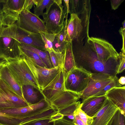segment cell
<instances>
[{
	"instance_id": "cell-28",
	"label": "cell",
	"mask_w": 125,
	"mask_h": 125,
	"mask_svg": "<svg viewBox=\"0 0 125 125\" xmlns=\"http://www.w3.org/2000/svg\"><path fill=\"white\" fill-rule=\"evenodd\" d=\"M20 55L22 54L30 59L33 62L40 66L47 68L45 64L37 54L28 50L21 47L19 45Z\"/></svg>"
},
{
	"instance_id": "cell-7",
	"label": "cell",
	"mask_w": 125,
	"mask_h": 125,
	"mask_svg": "<svg viewBox=\"0 0 125 125\" xmlns=\"http://www.w3.org/2000/svg\"><path fill=\"white\" fill-rule=\"evenodd\" d=\"M29 105L24 99L0 79V110Z\"/></svg>"
},
{
	"instance_id": "cell-20",
	"label": "cell",
	"mask_w": 125,
	"mask_h": 125,
	"mask_svg": "<svg viewBox=\"0 0 125 125\" xmlns=\"http://www.w3.org/2000/svg\"><path fill=\"white\" fill-rule=\"evenodd\" d=\"M125 115V86L114 87L104 95Z\"/></svg>"
},
{
	"instance_id": "cell-26",
	"label": "cell",
	"mask_w": 125,
	"mask_h": 125,
	"mask_svg": "<svg viewBox=\"0 0 125 125\" xmlns=\"http://www.w3.org/2000/svg\"><path fill=\"white\" fill-rule=\"evenodd\" d=\"M34 6V13L39 17L42 15L43 10L46 9L47 11L53 3L54 0H33Z\"/></svg>"
},
{
	"instance_id": "cell-35",
	"label": "cell",
	"mask_w": 125,
	"mask_h": 125,
	"mask_svg": "<svg viewBox=\"0 0 125 125\" xmlns=\"http://www.w3.org/2000/svg\"><path fill=\"white\" fill-rule=\"evenodd\" d=\"M54 125H75L73 123L62 118L54 121Z\"/></svg>"
},
{
	"instance_id": "cell-40",
	"label": "cell",
	"mask_w": 125,
	"mask_h": 125,
	"mask_svg": "<svg viewBox=\"0 0 125 125\" xmlns=\"http://www.w3.org/2000/svg\"><path fill=\"white\" fill-rule=\"evenodd\" d=\"M3 12L2 10H0V29L3 26Z\"/></svg>"
},
{
	"instance_id": "cell-42",
	"label": "cell",
	"mask_w": 125,
	"mask_h": 125,
	"mask_svg": "<svg viewBox=\"0 0 125 125\" xmlns=\"http://www.w3.org/2000/svg\"><path fill=\"white\" fill-rule=\"evenodd\" d=\"M122 24L123 26L122 28L124 29H125V20H124L122 22Z\"/></svg>"
},
{
	"instance_id": "cell-3",
	"label": "cell",
	"mask_w": 125,
	"mask_h": 125,
	"mask_svg": "<svg viewBox=\"0 0 125 125\" xmlns=\"http://www.w3.org/2000/svg\"><path fill=\"white\" fill-rule=\"evenodd\" d=\"M62 0H54L48 9L42 15L47 33L57 34L63 29L66 12L63 9Z\"/></svg>"
},
{
	"instance_id": "cell-33",
	"label": "cell",
	"mask_w": 125,
	"mask_h": 125,
	"mask_svg": "<svg viewBox=\"0 0 125 125\" xmlns=\"http://www.w3.org/2000/svg\"><path fill=\"white\" fill-rule=\"evenodd\" d=\"M68 19L65 20L66 22L64 27L63 30L58 33L56 34V38L59 43L63 47L65 44L66 29V24Z\"/></svg>"
},
{
	"instance_id": "cell-36",
	"label": "cell",
	"mask_w": 125,
	"mask_h": 125,
	"mask_svg": "<svg viewBox=\"0 0 125 125\" xmlns=\"http://www.w3.org/2000/svg\"><path fill=\"white\" fill-rule=\"evenodd\" d=\"M124 1V0H110L112 9L115 10L117 9Z\"/></svg>"
},
{
	"instance_id": "cell-30",
	"label": "cell",
	"mask_w": 125,
	"mask_h": 125,
	"mask_svg": "<svg viewBox=\"0 0 125 125\" xmlns=\"http://www.w3.org/2000/svg\"><path fill=\"white\" fill-rule=\"evenodd\" d=\"M125 115L118 109L107 125H125Z\"/></svg>"
},
{
	"instance_id": "cell-44",
	"label": "cell",
	"mask_w": 125,
	"mask_h": 125,
	"mask_svg": "<svg viewBox=\"0 0 125 125\" xmlns=\"http://www.w3.org/2000/svg\"></svg>"
},
{
	"instance_id": "cell-10",
	"label": "cell",
	"mask_w": 125,
	"mask_h": 125,
	"mask_svg": "<svg viewBox=\"0 0 125 125\" xmlns=\"http://www.w3.org/2000/svg\"><path fill=\"white\" fill-rule=\"evenodd\" d=\"M115 77L101 73H91L88 85L81 96L82 101L94 96L112 81Z\"/></svg>"
},
{
	"instance_id": "cell-39",
	"label": "cell",
	"mask_w": 125,
	"mask_h": 125,
	"mask_svg": "<svg viewBox=\"0 0 125 125\" xmlns=\"http://www.w3.org/2000/svg\"><path fill=\"white\" fill-rule=\"evenodd\" d=\"M63 115L58 112L52 116L51 117V121H55L62 119Z\"/></svg>"
},
{
	"instance_id": "cell-13",
	"label": "cell",
	"mask_w": 125,
	"mask_h": 125,
	"mask_svg": "<svg viewBox=\"0 0 125 125\" xmlns=\"http://www.w3.org/2000/svg\"><path fill=\"white\" fill-rule=\"evenodd\" d=\"M81 95L65 89L55 96L49 103L52 107L58 111L78 101Z\"/></svg>"
},
{
	"instance_id": "cell-29",
	"label": "cell",
	"mask_w": 125,
	"mask_h": 125,
	"mask_svg": "<svg viewBox=\"0 0 125 125\" xmlns=\"http://www.w3.org/2000/svg\"><path fill=\"white\" fill-rule=\"evenodd\" d=\"M49 52L53 67H60L62 68L63 61V52H58L55 51H51Z\"/></svg>"
},
{
	"instance_id": "cell-24",
	"label": "cell",
	"mask_w": 125,
	"mask_h": 125,
	"mask_svg": "<svg viewBox=\"0 0 125 125\" xmlns=\"http://www.w3.org/2000/svg\"><path fill=\"white\" fill-rule=\"evenodd\" d=\"M74 115L73 123L75 125H91L92 123L93 118L86 114L81 109L80 106L74 111Z\"/></svg>"
},
{
	"instance_id": "cell-38",
	"label": "cell",
	"mask_w": 125,
	"mask_h": 125,
	"mask_svg": "<svg viewBox=\"0 0 125 125\" xmlns=\"http://www.w3.org/2000/svg\"><path fill=\"white\" fill-rule=\"evenodd\" d=\"M69 0H63L64 5V9L66 12V14L65 15V19H67L68 14L69 13L70 11L69 6Z\"/></svg>"
},
{
	"instance_id": "cell-2",
	"label": "cell",
	"mask_w": 125,
	"mask_h": 125,
	"mask_svg": "<svg viewBox=\"0 0 125 125\" xmlns=\"http://www.w3.org/2000/svg\"><path fill=\"white\" fill-rule=\"evenodd\" d=\"M1 61H4L15 79L21 86L30 85L40 92L41 90L32 73L21 56L7 58Z\"/></svg>"
},
{
	"instance_id": "cell-41",
	"label": "cell",
	"mask_w": 125,
	"mask_h": 125,
	"mask_svg": "<svg viewBox=\"0 0 125 125\" xmlns=\"http://www.w3.org/2000/svg\"><path fill=\"white\" fill-rule=\"evenodd\" d=\"M118 81L119 84L122 85H124L125 84V77L124 76L121 77L118 79Z\"/></svg>"
},
{
	"instance_id": "cell-8",
	"label": "cell",
	"mask_w": 125,
	"mask_h": 125,
	"mask_svg": "<svg viewBox=\"0 0 125 125\" xmlns=\"http://www.w3.org/2000/svg\"><path fill=\"white\" fill-rule=\"evenodd\" d=\"M88 43L103 61L106 62L119 57V54L112 45L104 40L89 37Z\"/></svg>"
},
{
	"instance_id": "cell-6",
	"label": "cell",
	"mask_w": 125,
	"mask_h": 125,
	"mask_svg": "<svg viewBox=\"0 0 125 125\" xmlns=\"http://www.w3.org/2000/svg\"><path fill=\"white\" fill-rule=\"evenodd\" d=\"M15 23L18 27L29 32H47L43 20L26 9L24 8L20 14Z\"/></svg>"
},
{
	"instance_id": "cell-32",
	"label": "cell",
	"mask_w": 125,
	"mask_h": 125,
	"mask_svg": "<svg viewBox=\"0 0 125 125\" xmlns=\"http://www.w3.org/2000/svg\"><path fill=\"white\" fill-rule=\"evenodd\" d=\"M51 117L30 121L21 125H54V121H51Z\"/></svg>"
},
{
	"instance_id": "cell-23",
	"label": "cell",
	"mask_w": 125,
	"mask_h": 125,
	"mask_svg": "<svg viewBox=\"0 0 125 125\" xmlns=\"http://www.w3.org/2000/svg\"><path fill=\"white\" fill-rule=\"evenodd\" d=\"M32 86L27 85L22 86V90L24 99L29 105L39 102L40 99L36 92L34 90Z\"/></svg>"
},
{
	"instance_id": "cell-25",
	"label": "cell",
	"mask_w": 125,
	"mask_h": 125,
	"mask_svg": "<svg viewBox=\"0 0 125 125\" xmlns=\"http://www.w3.org/2000/svg\"><path fill=\"white\" fill-rule=\"evenodd\" d=\"M81 104L80 101H78L58 111V112L63 115V118L73 123L74 112L80 106Z\"/></svg>"
},
{
	"instance_id": "cell-21",
	"label": "cell",
	"mask_w": 125,
	"mask_h": 125,
	"mask_svg": "<svg viewBox=\"0 0 125 125\" xmlns=\"http://www.w3.org/2000/svg\"><path fill=\"white\" fill-rule=\"evenodd\" d=\"M63 53V61L62 69L65 77L73 68L76 67L73 51L72 42H66Z\"/></svg>"
},
{
	"instance_id": "cell-5",
	"label": "cell",
	"mask_w": 125,
	"mask_h": 125,
	"mask_svg": "<svg viewBox=\"0 0 125 125\" xmlns=\"http://www.w3.org/2000/svg\"><path fill=\"white\" fill-rule=\"evenodd\" d=\"M20 56L29 68L41 91L51 82L62 69L60 67L52 69L44 68L36 64L25 56L21 54Z\"/></svg>"
},
{
	"instance_id": "cell-37",
	"label": "cell",
	"mask_w": 125,
	"mask_h": 125,
	"mask_svg": "<svg viewBox=\"0 0 125 125\" xmlns=\"http://www.w3.org/2000/svg\"><path fill=\"white\" fill-rule=\"evenodd\" d=\"M120 34L122 36L123 39V46L121 50V52L123 53H125V29H124L122 28H121L119 30Z\"/></svg>"
},
{
	"instance_id": "cell-31",
	"label": "cell",
	"mask_w": 125,
	"mask_h": 125,
	"mask_svg": "<svg viewBox=\"0 0 125 125\" xmlns=\"http://www.w3.org/2000/svg\"><path fill=\"white\" fill-rule=\"evenodd\" d=\"M118 78L115 76L113 80L105 86L94 96H99L104 95L109 90L114 87H120L122 86L119 83Z\"/></svg>"
},
{
	"instance_id": "cell-1",
	"label": "cell",
	"mask_w": 125,
	"mask_h": 125,
	"mask_svg": "<svg viewBox=\"0 0 125 125\" xmlns=\"http://www.w3.org/2000/svg\"><path fill=\"white\" fill-rule=\"evenodd\" d=\"M72 48L76 67L91 73H101L115 77L117 74L120 59L115 58L106 62L101 61L90 46Z\"/></svg>"
},
{
	"instance_id": "cell-22",
	"label": "cell",
	"mask_w": 125,
	"mask_h": 125,
	"mask_svg": "<svg viewBox=\"0 0 125 125\" xmlns=\"http://www.w3.org/2000/svg\"><path fill=\"white\" fill-rule=\"evenodd\" d=\"M21 47L31 50L36 53L42 60L47 68H53L49 52L47 51H43L33 46L20 43Z\"/></svg>"
},
{
	"instance_id": "cell-43",
	"label": "cell",
	"mask_w": 125,
	"mask_h": 125,
	"mask_svg": "<svg viewBox=\"0 0 125 125\" xmlns=\"http://www.w3.org/2000/svg\"><path fill=\"white\" fill-rule=\"evenodd\" d=\"M6 1V0H0V3H4Z\"/></svg>"
},
{
	"instance_id": "cell-11",
	"label": "cell",
	"mask_w": 125,
	"mask_h": 125,
	"mask_svg": "<svg viewBox=\"0 0 125 125\" xmlns=\"http://www.w3.org/2000/svg\"><path fill=\"white\" fill-rule=\"evenodd\" d=\"M26 0H6L2 10L3 27L8 26L16 22L19 15L24 9Z\"/></svg>"
},
{
	"instance_id": "cell-15",
	"label": "cell",
	"mask_w": 125,
	"mask_h": 125,
	"mask_svg": "<svg viewBox=\"0 0 125 125\" xmlns=\"http://www.w3.org/2000/svg\"><path fill=\"white\" fill-rule=\"evenodd\" d=\"M20 43L14 39L0 37V59L20 56Z\"/></svg>"
},
{
	"instance_id": "cell-17",
	"label": "cell",
	"mask_w": 125,
	"mask_h": 125,
	"mask_svg": "<svg viewBox=\"0 0 125 125\" xmlns=\"http://www.w3.org/2000/svg\"><path fill=\"white\" fill-rule=\"evenodd\" d=\"M118 109L107 98L100 110L93 117L91 125H107Z\"/></svg>"
},
{
	"instance_id": "cell-27",
	"label": "cell",
	"mask_w": 125,
	"mask_h": 125,
	"mask_svg": "<svg viewBox=\"0 0 125 125\" xmlns=\"http://www.w3.org/2000/svg\"><path fill=\"white\" fill-rule=\"evenodd\" d=\"M11 116L0 112V125H21L23 118Z\"/></svg>"
},
{
	"instance_id": "cell-34",
	"label": "cell",
	"mask_w": 125,
	"mask_h": 125,
	"mask_svg": "<svg viewBox=\"0 0 125 125\" xmlns=\"http://www.w3.org/2000/svg\"><path fill=\"white\" fill-rule=\"evenodd\" d=\"M119 54L120 57V63L117 71V74L123 72L125 70V53L122 52Z\"/></svg>"
},
{
	"instance_id": "cell-19",
	"label": "cell",
	"mask_w": 125,
	"mask_h": 125,
	"mask_svg": "<svg viewBox=\"0 0 125 125\" xmlns=\"http://www.w3.org/2000/svg\"><path fill=\"white\" fill-rule=\"evenodd\" d=\"M0 62V79L17 94L24 99L21 86L16 81L4 61Z\"/></svg>"
},
{
	"instance_id": "cell-14",
	"label": "cell",
	"mask_w": 125,
	"mask_h": 125,
	"mask_svg": "<svg viewBox=\"0 0 125 125\" xmlns=\"http://www.w3.org/2000/svg\"><path fill=\"white\" fill-rule=\"evenodd\" d=\"M89 0H70L69 6L70 14L76 15L80 19L84 26H88L91 10Z\"/></svg>"
},
{
	"instance_id": "cell-9",
	"label": "cell",
	"mask_w": 125,
	"mask_h": 125,
	"mask_svg": "<svg viewBox=\"0 0 125 125\" xmlns=\"http://www.w3.org/2000/svg\"><path fill=\"white\" fill-rule=\"evenodd\" d=\"M52 107L49 103L44 99L39 102L27 106L0 110V112L10 115L24 118L41 113Z\"/></svg>"
},
{
	"instance_id": "cell-16",
	"label": "cell",
	"mask_w": 125,
	"mask_h": 125,
	"mask_svg": "<svg viewBox=\"0 0 125 125\" xmlns=\"http://www.w3.org/2000/svg\"><path fill=\"white\" fill-rule=\"evenodd\" d=\"M83 29L81 20L75 14H70L66 29L65 42L78 41Z\"/></svg>"
},
{
	"instance_id": "cell-12",
	"label": "cell",
	"mask_w": 125,
	"mask_h": 125,
	"mask_svg": "<svg viewBox=\"0 0 125 125\" xmlns=\"http://www.w3.org/2000/svg\"><path fill=\"white\" fill-rule=\"evenodd\" d=\"M65 74L62 69L51 82L40 92L44 98L50 102L55 96L65 90Z\"/></svg>"
},
{
	"instance_id": "cell-18",
	"label": "cell",
	"mask_w": 125,
	"mask_h": 125,
	"mask_svg": "<svg viewBox=\"0 0 125 125\" xmlns=\"http://www.w3.org/2000/svg\"><path fill=\"white\" fill-rule=\"evenodd\" d=\"M107 99L105 95L89 97L82 101L80 109L88 116L93 118L100 110Z\"/></svg>"
},
{
	"instance_id": "cell-4",
	"label": "cell",
	"mask_w": 125,
	"mask_h": 125,
	"mask_svg": "<svg viewBox=\"0 0 125 125\" xmlns=\"http://www.w3.org/2000/svg\"><path fill=\"white\" fill-rule=\"evenodd\" d=\"M91 74L82 68L74 67L65 77V89L82 94L88 85Z\"/></svg>"
}]
</instances>
